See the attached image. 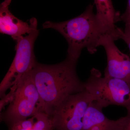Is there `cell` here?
<instances>
[{"mask_svg": "<svg viewBox=\"0 0 130 130\" xmlns=\"http://www.w3.org/2000/svg\"><path fill=\"white\" fill-rule=\"evenodd\" d=\"M77 63L68 58L54 65L37 62L30 72L44 112L49 116L66 98L85 90L84 82L77 75Z\"/></svg>", "mask_w": 130, "mask_h": 130, "instance_id": "cell-1", "label": "cell"}, {"mask_svg": "<svg viewBox=\"0 0 130 130\" xmlns=\"http://www.w3.org/2000/svg\"><path fill=\"white\" fill-rule=\"evenodd\" d=\"M93 5H90L79 16L59 23L47 21L43 24L44 29L51 28L61 34L68 43L67 58L77 61L81 51L86 48L91 54L97 50L100 33L93 11Z\"/></svg>", "mask_w": 130, "mask_h": 130, "instance_id": "cell-2", "label": "cell"}, {"mask_svg": "<svg viewBox=\"0 0 130 130\" xmlns=\"http://www.w3.org/2000/svg\"><path fill=\"white\" fill-rule=\"evenodd\" d=\"M9 89L7 94L10 102L7 109L1 113V121L8 127L37 114L45 113L30 72L21 77Z\"/></svg>", "mask_w": 130, "mask_h": 130, "instance_id": "cell-3", "label": "cell"}, {"mask_svg": "<svg viewBox=\"0 0 130 130\" xmlns=\"http://www.w3.org/2000/svg\"><path fill=\"white\" fill-rule=\"evenodd\" d=\"M85 83V89L93 96L100 108L110 105L124 107L130 111V82L123 79L102 76L100 71L92 68L88 79Z\"/></svg>", "mask_w": 130, "mask_h": 130, "instance_id": "cell-4", "label": "cell"}, {"mask_svg": "<svg viewBox=\"0 0 130 130\" xmlns=\"http://www.w3.org/2000/svg\"><path fill=\"white\" fill-rule=\"evenodd\" d=\"M39 33L37 29L15 40L16 54L8 71L0 84L1 98L21 77L30 72L37 63L34 54V46Z\"/></svg>", "mask_w": 130, "mask_h": 130, "instance_id": "cell-5", "label": "cell"}, {"mask_svg": "<svg viewBox=\"0 0 130 130\" xmlns=\"http://www.w3.org/2000/svg\"><path fill=\"white\" fill-rule=\"evenodd\" d=\"M93 101L85 89L66 98L51 116L54 130H82L85 112Z\"/></svg>", "mask_w": 130, "mask_h": 130, "instance_id": "cell-6", "label": "cell"}, {"mask_svg": "<svg viewBox=\"0 0 130 130\" xmlns=\"http://www.w3.org/2000/svg\"><path fill=\"white\" fill-rule=\"evenodd\" d=\"M115 41L111 36L105 35L98 42V46L104 47L107 55V63L104 76L130 82V58L119 49Z\"/></svg>", "mask_w": 130, "mask_h": 130, "instance_id": "cell-7", "label": "cell"}, {"mask_svg": "<svg viewBox=\"0 0 130 130\" xmlns=\"http://www.w3.org/2000/svg\"><path fill=\"white\" fill-rule=\"evenodd\" d=\"M11 1L6 0L0 7V32L9 35L15 40L22 36L30 34L37 28V21L35 18L30 20L29 23L15 17L9 10Z\"/></svg>", "mask_w": 130, "mask_h": 130, "instance_id": "cell-8", "label": "cell"}, {"mask_svg": "<svg viewBox=\"0 0 130 130\" xmlns=\"http://www.w3.org/2000/svg\"><path fill=\"white\" fill-rule=\"evenodd\" d=\"M96 20L102 36H111L115 41L118 40L119 28L115 23L120 21V15L114 9L112 1L95 0Z\"/></svg>", "mask_w": 130, "mask_h": 130, "instance_id": "cell-9", "label": "cell"}, {"mask_svg": "<svg viewBox=\"0 0 130 130\" xmlns=\"http://www.w3.org/2000/svg\"><path fill=\"white\" fill-rule=\"evenodd\" d=\"M102 108L94 101L90 103L84 117L82 130H120L123 117L111 120L105 116Z\"/></svg>", "mask_w": 130, "mask_h": 130, "instance_id": "cell-10", "label": "cell"}, {"mask_svg": "<svg viewBox=\"0 0 130 130\" xmlns=\"http://www.w3.org/2000/svg\"><path fill=\"white\" fill-rule=\"evenodd\" d=\"M120 21H123L125 24L124 30H130V0H128L125 12L121 15Z\"/></svg>", "mask_w": 130, "mask_h": 130, "instance_id": "cell-11", "label": "cell"}, {"mask_svg": "<svg viewBox=\"0 0 130 130\" xmlns=\"http://www.w3.org/2000/svg\"><path fill=\"white\" fill-rule=\"evenodd\" d=\"M119 39L123 40L128 45L130 51V30H126L119 28Z\"/></svg>", "mask_w": 130, "mask_h": 130, "instance_id": "cell-12", "label": "cell"}, {"mask_svg": "<svg viewBox=\"0 0 130 130\" xmlns=\"http://www.w3.org/2000/svg\"><path fill=\"white\" fill-rule=\"evenodd\" d=\"M120 130H130V111L127 115L124 117L123 124Z\"/></svg>", "mask_w": 130, "mask_h": 130, "instance_id": "cell-13", "label": "cell"}]
</instances>
